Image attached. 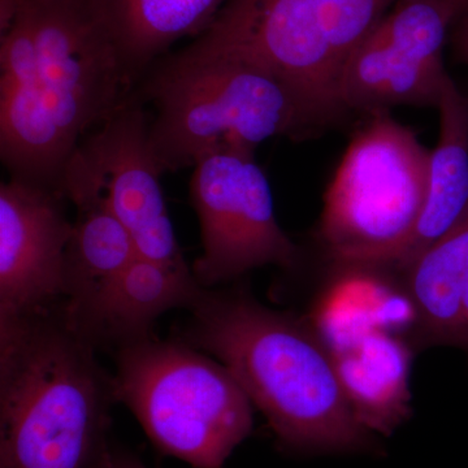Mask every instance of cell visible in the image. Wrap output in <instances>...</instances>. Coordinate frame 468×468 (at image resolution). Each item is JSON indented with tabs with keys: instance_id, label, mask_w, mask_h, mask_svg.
Listing matches in <instances>:
<instances>
[{
	"instance_id": "6da1fadb",
	"label": "cell",
	"mask_w": 468,
	"mask_h": 468,
	"mask_svg": "<svg viewBox=\"0 0 468 468\" xmlns=\"http://www.w3.org/2000/svg\"><path fill=\"white\" fill-rule=\"evenodd\" d=\"M0 158L61 194L79 144L132 94L101 2L0 0Z\"/></svg>"
},
{
	"instance_id": "7a4b0ae2",
	"label": "cell",
	"mask_w": 468,
	"mask_h": 468,
	"mask_svg": "<svg viewBox=\"0 0 468 468\" xmlns=\"http://www.w3.org/2000/svg\"><path fill=\"white\" fill-rule=\"evenodd\" d=\"M177 340L229 369L292 455H383L354 414L334 356L302 314L270 309L245 282L205 288Z\"/></svg>"
},
{
	"instance_id": "3957f363",
	"label": "cell",
	"mask_w": 468,
	"mask_h": 468,
	"mask_svg": "<svg viewBox=\"0 0 468 468\" xmlns=\"http://www.w3.org/2000/svg\"><path fill=\"white\" fill-rule=\"evenodd\" d=\"M60 303L0 319V463L95 468L111 445L113 377Z\"/></svg>"
},
{
	"instance_id": "277c9868",
	"label": "cell",
	"mask_w": 468,
	"mask_h": 468,
	"mask_svg": "<svg viewBox=\"0 0 468 468\" xmlns=\"http://www.w3.org/2000/svg\"><path fill=\"white\" fill-rule=\"evenodd\" d=\"M132 94L153 106L150 146L165 174L223 151L255 155L271 138L302 140L326 125L270 70L194 41L155 61Z\"/></svg>"
},
{
	"instance_id": "5b68a950",
	"label": "cell",
	"mask_w": 468,
	"mask_h": 468,
	"mask_svg": "<svg viewBox=\"0 0 468 468\" xmlns=\"http://www.w3.org/2000/svg\"><path fill=\"white\" fill-rule=\"evenodd\" d=\"M116 402L156 451L192 468H224L250 436L252 403L223 363L174 338L115 350Z\"/></svg>"
},
{
	"instance_id": "8992f818",
	"label": "cell",
	"mask_w": 468,
	"mask_h": 468,
	"mask_svg": "<svg viewBox=\"0 0 468 468\" xmlns=\"http://www.w3.org/2000/svg\"><path fill=\"white\" fill-rule=\"evenodd\" d=\"M430 154L389 112L368 116L324 196L315 239L326 268L392 266L423 211Z\"/></svg>"
},
{
	"instance_id": "52a82bcc",
	"label": "cell",
	"mask_w": 468,
	"mask_h": 468,
	"mask_svg": "<svg viewBox=\"0 0 468 468\" xmlns=\"http://www.w3.org/2000/svg\"><path fill=\"white\" fill-rule=\"evenodd\" d=\"M397 0H226L193 41L270 70L325 124L345 64Z\"/></svg>"
},
{
	"instance_id": "ba28073f",
	"label": "cell",
	"mask_w": 468,
	"mask_h": 468,
	"mask_svg": "<svg viewBox=\"0 0 468 468\" xmlns=\"http://www.w3.org/2000/svg\"><path fill=\"white\" fill-rule=\"evenodd\" d=\"M149 141L144 104L128 98L70 156L61 194L77 209L103 203L133 239L138 257L175 270L190 271L176 239Z\"/></svg>"
},
{
	"instance_id": "9c48e42d",
	"label": "cell",
	"mask_w": 468,
	"mask_h": 468,
	"mask_svg": "<svg viewBox=\"0 0 468 468\" xmlns=\"http://www.w3.org/2000/svg\"><path fill=\"white\" fill-rule=\"evenodd\" d=\"M190 201L202 239L192 272L202 288L239 282L264 266L289 273L303 267V252L280 227L270 183L251 154L223 151L197 163Z\"/></svg>"
},
{
	"instance_id": "30bf717a",
	"label": "cell",
	"mask_w": 468,
	"mask_h": 468,
	"mask_svg": "<svg viewBox=\"0 0 468 468\" xmlns=\"http://www.w3.org/2000/svg\"><path fill=\"white\" fill-rule=\"evenodd\" d=\"M460 18L457 0H397L345 64V112L437 107L448 81L443 48Z\"/></svg>"
},
{
	"instance_id": "8fae6325",
	"label": "cell",
	"mask_w": 468,
	"mask_h": 468,
	"mask_svg": "<svg viewBox=\"0 0 468 468\" xmlns=\"http://www.w3.org/2000/svg\"><path fill=\"white\" fill-rule=\"evenodd\" d=\"M64 199L15 177L0 185V319L60 303L73 227Z\"/></svg>"
},
{
	"instance_id": "7c38bea8",
	"label": "cell",
	"mask_w": 468,
	"mask_h": 468,
	"mask_svg": "<svg viewBox=\"0 0 468 468\" xmlns=\"http://www.w3.org/2000/svg\"><path fill=\"white\" fill-rule=\"evenodd\" d=\"M396 280L411 304L417 353L439 345L468 351V212Z\"/></svg>"
},
{
	"instance_id": "4fadbf2b",
	"label": "cell",
	"mask_w": 468,
	"mask_h": 468,
	"mask_svg": "<svg viewBox=\"0 0 468 468\" xmlns=\"http://www.w3.org/2000/svg\"><path fill=\"white\" fill-rule=\"evenodd\" d=\"M415 354L405 335L380 328L332 351L354 414L377 436H392L411 418L410 374Z\"/></svg>"
},
{
	"instance_id": "5bb4252c",
	"label": "cell",
	"mask_w": 468,
	"mask_h": 468,
	"mask_svg": "<svg viewBox=\"0 0 468 468\" xmlns=\"http://www.w3.org/2000/svg\"><path fill=\"white\" fill-rule=\"evenodd\" d=\"M137 257L131 234L103 203L77 209L60 306L68 325L88 343L111 288Z\"/></svg>"
},
{
	"instance_id": "9a60e30c",
	"label": "cell",
	"mask_w": 468,
	"mask_h": 468,
	"mask_svg": "<svg viewBox=\"0 0 468 468\" xmlns=\"http://www.w3.org/2000/svg\"><path fill=\"white\" fill-rule=\"evenodd\" d=\"M440 137L430 154L428 190L411 239L384 273L399 277L468 212V97L452 77L442 89Z\"/></svg>"
},
{
	"instance_id": "2e32d148",
	"label": "cell",
	"mask_w": 468,
	"mask_h": 468,
	"mask_svg": "<svg viewBox=\"0 0 468 468\" xmlns=\"http://www.w3.org/2000/svg\"><path fill=\"white\" fill-rule=\"evenodd\" d=\"M203 289L192 270L180 271L137 257L116 280L101 306L90 343L116 349L153 337L154 323L168 310H189Z\"/></svg>"
},
{
	"instance_id": "e0dca14e",
	"label": "cell",
	"mask_w": 468,
	"mask_h": 468,
	"mask_svg": "<svg viewBox=\"0 0 468 468\" xmlns=\"http://www.w3.org/2000/svg\"><path fill=\"white\" fill-rule=\"evenodd\" d=\"M129 89L186 37H198L226 0H101Z\"/></svg>"
},
{
	"instance_id": "ac0fdd59",
	"label": "cell",
	"mask_w": 468,
	"mask_h": 468,
	"mask_svg": "<svg viewBox=\"0 0 468 468\" xmlns=\"http://www.w3.org/2000/svg\"><path fill=\"white\" fill-rule=\"evenodd\" d=\"M95 468H149L137 455L124 449L111 446L106 457Z\"/></svg>"
},
{
	"instance_id": "d6986e66",
	"label": "cell",
	"mask_w": 468,
	"mask_h": 468,
	"mask_svg": "<svg viewBox=\"0 0 468 468\" xmlns=\"http://www.w3.org/2000/svg\"><path fill=\"white\" fill-rule=\"evenodd\" d=\"M449 39L455 57L468 66V12L454 24Z\"/></svg>"
},
{
	"instance_id": "ffe728a7",
	"label": "cell",
	"mask_w": 468,
	"mask_h": 468,
	"mask_svg": "<svg viewBox=\"0 0 468 468\" xmlns=\"http://www.w3.org/2000/svg\"><path fill=\"white\" fill-rule=\"evenodd\" d=\"M458 5H460L461 17L468 12V0H457ZM460 17V18H461Z\"/></svg>"
},
{
	"instance_id": "44dd1931",
	"label": "cell",
	"mask_w": 468,
	"mask_h": 468,
	"mask_svg": "<svg viewBox=\"0 0 468 468\" xmlns=\"http://www.w3.org/2000/svg\"><path fill=\"white\" fill-rule=\"evenodd\" d=\"M0 468H9V467L5 466V464L0 463Z\"/></svg>"
}]
</instances>
